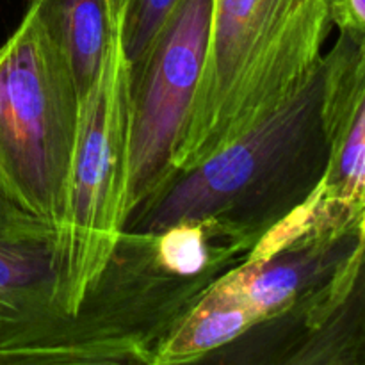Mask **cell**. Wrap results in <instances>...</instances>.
I'll return each instance as SVG.
<instances>
[{"instance_id":"5b68a950","label":"cell","mask_w":365,"mask_h":365,"mask_svg":"<svg viewBox=\"0 0 365 365\" xmlns=\"http://www.w3.org/2000/svg\"><path fill=\"white\" fill-rule=\"evenodd\" d=\"M216 280L163 269L150 234L123 232L77 312L36 364H146L177 321Z\"/></svg>"},{"instance_id":"9c48e42d","label":"cell","mask_w":365,"mask_h":365,"mask_svg":"<svg viewBox=\"0 0 365 365\" xmlns=\"http://www.w3.org/2000/svg\"><path fill=\"white\" fill-rule=\"evenodd\" d=\"M328 166L317 209L342 223H365V39L341 32L323 57Z\"/></svg>"},{"instance_id":"ba28073f","label":"cell","mask_w":365,"mask_h":365,"mask_svg":"<svg viewBox=\"0 0 365 365\" xmlns=\"http://www.w3.org/2000/svg\"><path fill=\"white\" fill-rule=\"evenodd\" d=\"M57 227L0 195V365L36 364L68 319Z\"/></svg>"},{"instance_id":"6da1fadb","label":"cell","mask_w":365,"mask_h":365,"mask_svg":"<svg viewBox=\"0 0 365 365\" xmlns=\"http://www.w3.org/2000/svg\"><path fill=\"white\" fill-rule=\"evenodd\" d=\"M323 84L321 61L307 84L266 120L192 170L175 173L135 205L123 232L153 234L180 221H210L255 248L267 230L309 202L323 180Z\"/></svg>"},{"instance_id":"3957f363","label":"cell","mask_w":365,"mask_h":365,"mask_svg":"<svg viewBox=\"0 0 365 365\" xmlns=\"http://www.w3.org/2000/svg\"><path fill=\"white\" fill-rule=\"evenodd\" d=\"M81 95L34 2L0 45V195L61 223Z\"/></svg>"},{"instance_id":"52a82bcc","label":"cell","mask_w":365,"mask_h":365,"mask_svg":"<svg viewBox=\"0 0 365 365\" xmlns=\"http://www.w3.org/2000/svg\"><path fill=\"white\" fill-rule=\"evenodd\" d=\"M214 0H178L128 75V214L173 175L205 63Z\"/></svg>"},{"instance_id":"8fae6325","label":"cell","mask_w":365,"mask_h":365,"mask_svg":"<svg viewBox=\"0 0 365 365\" xmlns=\"http://www.w3.org/2000/svg\"><path fill=\"white\" fill-rule=\"evenodd\" d=\"M38 6L50 34L73 73L81 102L102 66L114 20L109 0H29ZM121 16V14H120Z\"/></svg>"},{"instance_id":"30bf717a","label":"cell","mask_w":365,"mask_h":365,"mask_svg":"<svg viewBox=\"0 0 365 365\" xmlns=\"http://www.w3.org/2000/svg\"><path fill=\"white\" fill-rule=\"evenodd\" d=\"M259 324V317L216 280L160 341L152 365L198 362Z\"/></svg>"},{"instance_id":"7c38bea8","label":"cell","mask_w":365,"mask_h":365,"mask_svg":"<svg viewBox=\"0 0 365 365\" xmlns=\"http://www.w3.org/2000/svg\"><path fill=\"white\" fill-rule=\"evenodd\" d=\"M178 0H125L121 9V45L128 63L146 50Z\"/></svg>"},{"instance_id":"8992f818","label":"cell","mask_w":365,"mask_h":365,"mask_svg":"<svg viewBox=\"0 0 365 365\" xmlns=\"http://www.w3.org/2000/svg\"><path fill=\"white\" fill-rule=\"evenodd\" d=\"M364 248L365 223L330 220L317 209L314 195L267 230L217 284L260 324L289 317L309 331L349 291Z\"/></svg>"},{"instance_id":"4fadbf2b","label":"cell","mask_w":365,"mask_h":365,"mask_svg":"<svg viewBox=\"0 0 365 365\" xmlns=\"http://www.w3.org/2000/svg\"><path fill=\"white\" fill-rule=\"evenodd\" d=\"M331 25L365 39V0H328Z\"/></svg>"},{"instance_id":"277c9868","label":"cell","mask_w":365,"mask_h":365,"mask_svg":"<svg viewBox=\"0 0 365 365\" xmlns=\"http://www.w3.org/2000/svg\"><path fill=\"white\" fill-rule=\"evenodd\" d=\"M114 20L102 66L81 102L66 198L57 225L59 303L73 316L106 269L127 221L128 75Z\"/></svg>"},{"instance_id":"7a4b0ae2","label":"cell","mask_w":365,"mask_h":365,"mask_svg":"<svg viewBox=\"0 0 365 365\" xmlns=\"http://www.w3.org/2000/svg\"><path fill=\"white\" fill-rule=\"evenodd\" d=\"M330 27L328 0H214L173 175L242 138L299 91L323 61Z\"/></svg>"},{"instance_id":"5bb4252c","label":"cell","mask_w":365,"mask_h":365,"mask_svg":"<svg viewBox=\"0 0 365 365\" xmlns=\"http://www.w3.org/2000/svg\"><path fill=\"white\" fill-rule=\"evenodd\" d=\"M123 4H125V0H109V7H110V13H113V16H120L121 9H123Z\"/></svg>"}]
</instances>
